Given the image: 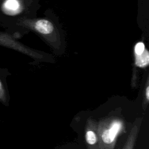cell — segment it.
<instances>
[{
	"label": "cell",
	"instance_id": "obj_1",
	"mask_svg": "<svg viewBox=\"0 0 149 149\" xmlns=\"http://www.w3.org/2000/svg\"><path fill=\"white\" fill-rule=\"evenodd\" d=\"M125 129L124 120L119 116H109L97 122L99 149H114L118 137Z\"/></svg>",
	"mask_w": 149,
	"mask_h": 149
},
{
	"label": "cell",
	"instance_id": "obj_2",
	"mask_svg": "<svg viewBox=\"0 0 149 149\" xmlns=\"http://www.w3.org/2000/svg\"><path fill=\"white\" fill-rule=\"evenodd\" d=\"M24 9L22 0H0V26L9 30Z\"/></svg>",
	"mask_w": 149,
	"mask_h": 149
},
{
	"label": "cell",
	"instance_id": "obj_3",
	"mask_svg": "<svg viewBox=\"0 0 149 149\" xmlns=\"http://www.w3.org/2000/svg\"><path fill=\"white\" fill-rule=\"evenodd\" d=\"M85 141L88 149H99L97 122L91 118L87 119L85 127Z\"/></svg>",
	"mask_w": 149,
	"mask_h": 149
},
{
	"label": "cell",
	"instance_id": "obj_4",
	"mask_svg": "<svg viewBox=\"0 0 149 149\" xmlns=\"http://www.w3.org/2000/svg\"><path fill=\"white\" fill-rule=\"evenodd\" d=\"M135 64L139 68H145L149 63V52L143 42L136 44L134 48Z\"/></svg>",
	"mask_w": 149,
	"mask_h": 149
},
{
	"label": "cell",
	"instance_id": "obj_5",
	"mask_svg": "<svg viewBox=\"0 0 149 149\" xmlns=\"http://www.w3.org/2000/svg\"><path fill=\"white\" fill-rule=\"evenodd\" d=\"M141 122V118L136 119L130 132V133L127 138L126 141L123 147V149H133L139 132V128L140 127Z\"/></svg>",
	"mask_w": 149,
	"mask_h": 149
},
{
	"label": "cell",
	"instance_id": "obj_6",
	"mask_svg": "<svg viewBox=\"0 0 149 149\" xmlns=\"http://www.w3.org/2000/svg\"><path fill=\"white\" fill-rule=\"evenodd\" d=\"M33 27L34 29L42 34H49L54 30V26L51 22L46 19H40L36 20Z\"/></svg>",
	"mask_w": 149,
	"mask_h": 149
},
{
	"label": "cell",
	"instance_id": "obj_7",
	"mask_svg": "<svg viewBox=\"0 0 149 149\" xmlns=\"http://www.w3.org/2000/svg\"><path fill=\"white\" fill-rule=\"evenodd\" d=\"M5 74H7V73L5 72V69L0 68V100L2 102H5L6 100V92L2 78L3 75Z\"/></svg>",
	"mask_w": 149,
	"mask_h": 149
}]
</instances>
